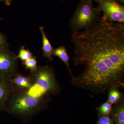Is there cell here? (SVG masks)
<instances>
[{"mask_svg":"<svg viewBox=\"0 0 124 124\" xmlns=\"http://www.w3.org/2000/svg\"><path fill=\"white\" fill-rule=\"evenodd\" d=\"M107 93L108 97L107 101L111 104H116L124 101V94L118 88H112L108 90Z\"/></svg>","mask_w":124,"mask_h":124,"instance_id":"obj_12","label":"cell"},{"mask_svg":"<svg viewBox=\"0 0 124 124\" xmlns=\"http://www.w3.org/2000/svg\"><path fill=\"white\" fill-rule=\"evenodd\" d=\"M119 4L124 6V0H115Z\"/></svg>","mask_w":124,"mask_h":124,"instance_id":"obj_19","label":"cell"},{"mask_svg":"<svg viewBox=\"0 0 124 124\" xmlns=\"http://www.w3.org/2000/svg\"><path fill=\"white\" fill-rule=\"evenodd\" d=\"M112 107V119L115 124H124V101L115 104Z\"/></svg>","mask_w":124,"mask_h":124,"instance_id":"obj_9","label":"cell"},{"mask_svg":"<svg viewBox=\"0 0 124 124\" xmlns=\"http://www.w3.org/2000/svg\"><path fill=\"white\" fill-rule=\"evenodd\" d=\"M13 0H0V1H4L7 6H10Z\"/></svg>","mask_w":124,"mask_h":124,"instance_id":"obj_18","label":"cell"},{"mask_svg":"<svg viewBox=\"0 0 124 124\" xmlns=\"http://www.w3.org/2000/svg\"><path fill=\"white\" fill-rule=\"evenodd\" d=\"M53 55L55 56L60 58L66 66L69 72L72 76H73L70 68L69 67V57L68 54L66 46L63 45L60 46L57 48L54 49Z\"/></svg>","mask_w":124,"mask_h":124,"instance_id":"obj_10","label":"cell"},{"mask_svg":"<svg viewBox=\"0 0 124 124\" xmlns=\"http://www.w3.org/2000/svg\"><path fill=\"white\" fill-rule=\"evenodd\" d=\"M11 79L0 76V110L6 109L9 99L14 90Z\"/></svg>","mask_w":124,"mask_h":124,"instance_id":"obj_7","label":"cell"},{"mask_svg":"<svg viewBox=\"0 0 124 124\" xmlns=\"http://www.w3.org/2000/svg\"><path fill=\"white\" fill-rule=\"evenodd\" d=\"M39 30L42 36V46L41 50L43 52V55L45 57L47 58L49 61H52L53 60V51L54 48L46 36L44 27H40Z\"/></svg>","mask_w":124,"mask_h":124,"instance_id":"obj_8","label":"cell"},{"mask_svg":"<svg viewBox=\"0 0 124 124\" xmlns=\"http://www.w3.org/2000/svg\"><path fill=\"white\" fill-rule=\"evenodd\" d=\"M98 4L97 7L103 13L102 17L110 22L124 23V6L115 0H94Z\"/></svg>","mask_w":124,"mask_h":124,"instance_id":"obj_5","label":"cell"},{"mask_svg":"<svg viewBox=\"0 0 124 124\" xmlns=\"http://www.w3.org/2000/svg\"><path fill=\"white\" fill-rule=\"evenodd\" d=\"M33 56V54L29 49H26L24 46H22L19 49L18 55H17V57L23 62Z\"/></svg>","mask_w":124,"mask_h":124,"instance_id":"obj_15","label":"cell"},{"mask_svg":"<svg viewBox=\"0 0 124 124\" xmlns=\"http://www.w3.org/2000/svg\"><path fill=\"white\" fill-rule=\"evenodd\" d=\"M17 55L8 48L0 50V76L11 79L17 73Z\"/></svg>","mask_w":124,"mask_h":124,"instance_id":"obj_6","label":"cell"},{"mask_svg":"<svg viewBox=\"0 0 124 124\" xmlns=\"http://www.w3.org/2000/svg\"><path fill=\"white\" fill-rule=\"evenodd\" d=\"M48 97L38 98L28 94L27 90H14L6 110L9 113L21 116L33 115L44 108Z\"/></svg>","mask_w":124,"mask_h":124,"instance_id":"obj_3","label":"cell"},{"mask_svg":"<svg viewBox=\"0 0 124 124\" xmlns=\"http://www.w3.org/2000/svg\"><path fill=\"white\" fill-rule=\"evenodd\" d=\"M93 1H80L69 22V28L72 32L88 28L101 19V12L93 6Z\"/></svg>","mask_w":124,"mask_h":124,"instance_id":"obj_4","label":"cell"},{"mask_svg":"<svg viewBox=\"0 0 124 124\" xmlns=\"http://www.w3.org/2000/svg\"><path fill=\"white\" fill-rule=\"evenodd\" d=\"M11 81L19 88L28 90L31 86L30 78L24 76L22 74L16 73Z\"/></svg>","mask_w":124,"mask_h":124,"instance_id":"obj_11","label":"cell"},{"mask_svg":"<svg viewBox=\"0 0 124 124\" xmlns=\"http://www.w3.org/2000/svg\"><path fill=\"white\" fill-rule=\"evenodd\" d=\"M30 78L31 86L27 90L29 95L36 97H48L49 95H57L60 93V86L53 67L38 66L36 70L31 72Z\"/></svg>","mask_w":124,"mask_h":124,"instance_id":"obj_2","label":"cell"},{"mask_svg":"<svg viewBox=\"0 0 124 124\" xmlns=\"http://www.w3.org/2000/svg\"><path fill=\"white\" fill-rule=\"evenodd\" d=\"M97 124H115V123L108 116H99Z\"/></svg>","mask_w":124,"mask_h":124,"instance_id":"obj_16","label":"cell"},{"mask_svg":"<svg viewBox=\"0 0 124 124\" xmlns=\"http://www.w3.org/2000/svg\"><path fill=\"white\" fill-rule=\"evenodd\" d=\"M9 46L6 36L0 31V50L8 48Z\"/></svg>","mask_w":124,"mask_h":124,"instance_id":"obj_17","label":"cell"},{"mask_svg":"<svg viewBox=\"0 0 124 124\" xmlns=\"http://www.w3.org/2000/svg\"><path fill=\"white\" fill-rule=\"evenodd\" d=\"M99 116H108L111 113L112 109V104L107 101L100 104L97 108Z\"/></svg>","mask_w":124,"mask_h":124,"instance_id":"obj_13","label":"cell"},{"mask_svg":"<svg viewBox=\"0 0 124 124\" xmlns=\"http://www.w3.org/2000/svg\"><path fill=\"white\" fill-rule=\"evenodd\" d=\"M73 63L84 66L73 76V86L95 94L124 88V23L107 21L102 16L93 26L72 32Z\"/></svg>","mask_w":124,"mask_h":124,"instance_id":"obj_1","label":"cell"},{"mask_svg":"<svg viewBox=\"0 0 124 124\" xmlns=\"http://www.w3.org/2000/svg\"><path fill=\"white\" fill-rule=\"evenodd\" d=\"M59 0L61 1H66L68 0Z\"/></svg>","mask_w":124,"mask_h":124,"instance_id":"obj_20","label":"cell"},{"mask_svg":"<svg viewBox=\"0 0 124 124\" xmlns=\"http://www.w3.org/2000/svg\"><path fill=\"white\" fill-rule=\"evenodd\" d=\"M37 63L36 56H33L32 57L23 62L22 63L23 65L25 66L26 69L30 70L31 72H33L36 70L38 67Z\"/></svg>","mask_w":124,"mask_h":124,"instance_id":"obj_14","label":"cell"}]
</instances>
